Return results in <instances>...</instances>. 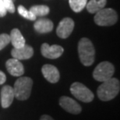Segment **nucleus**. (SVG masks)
<instances>
[{"label":"nucleus","instance_id":"9d476101","mask_svg":"<svg viewBox=\"0 0 120 120\" xmlns=\"http://www.w3.org/2000/svg\"><path fill=\"white\" fill-rule=\"evenodd\" d=\"M41 73L44 77L50 83H56L59 80V71L55 66L50 64L44 65L41 68Z\"/></svg>","mask_w":120,"mask_h":120},{"label":"nucleus","instance_id":"2eb2a0df","mask_svg":"<svg viewBox=\"0 0 120 120\" xmlns=\"http://www.w3.org/2000/svg\"><path fill=\"white\" fill-rule=\"evenodd\" d=\"M9 37H10V41L12 43V45H13V46L15 49L22 48L26 45L24 38L23 37L20 31L18 29H16V28L11 30Z\"/></svg>","mask_w":120,"mask_h":120},{"label":"nucleus","instance_id":"ddd939ff","mask_svg":"<svg viewBox=\"0 0 120 120\" xmlns=\"http://www.w3.org/2000/svg\"><path fill=\"white\" fill-rule=\"evenodd\" d=\"M13 88L9 85L4 86L1 90V105L3 109H7L11 105L14 99Z\"/></svg>","mask_w":120,"mask_h":120},{"label":"nucleus","instance_id":"0eeeda50","mask_svg":"<svg viewBox=\"0 0 120 120\" xmlns=\"http://www.w3.org/2000/svg\"><path fill=\"white\" fill-rule=\"evenodd\" d=\"M63 48L57 45H49L47 43H44L41 48V52L42 56L50 59H56L59 58L63 53Z\"/></svg>","mask_w":120,"mask_h":120},{"label":"nucleus","instance_id":"f257e3e1","mask_svg":"<svg viewBox=\"0 0 120 120\" xmlns=\"http://www.w3.org/2000/svg\"><path fill=\"white\" fill-rule=\"evenodd\" d=\"M120 90L119 80L116 78H110L104 81L98 88V98L103 101H109L117 96Z\"/></svg>","mask_w":120,"mask_h":120},{"label":"nucleus","instance_id":"20e7f679","mask_svg":"<svg viewBox=\"0 0 120 120\" xmlns=\"http://www.w3.org/2000/svg\"><path fill=\"white\" fill-rule=\"evenodd\" d=\"M118 20L117 13L113 9H102L96 13L94 16V22L98 26H112Z\"/></svg>","mask_w":120,"mask_h":120},{"label":"nucleus","instance_id":"7ed1b4c3","mask_svg":"<svg viewBox=\"0 0 120 120\" xmlns=\"http://www.w3.org/2000/svg\"><path fill=\"white\" fill-rule=\"evenodd\" d=\"M33 86V80L30 77L22 76L16 80L14 83V97L20 101H25L29 98Z\"/></svg>","mask_w":120,"mask_h":120},{"label":"nucleus","instance_id":"39448f33","mask_svg":"<svg viewBox=\"0 0 120 120\" xmlns=\"http://www.w3.org/2000/svg\"><path fill=\"white\" fill-rule=\"evenodd\" d=\"M115 73V67L111 62H101L96 66L93 72V77L94 80L104 82L112 77Z\"/></svg>","mask_w":120,"mask_h":120},{"label":"nucleus","instance_id":"5701e85b","mask_svg":"<svg viewBox=\"0 0 120 120\" xmlns=\"http://www.w3.org/2000/svg\"><path fill=\"white\" fill-rule=\"evenodd\" d=\"M6 80V76L2 71L0 70V85L3 84Z\"/></svg>","mask_w":120,"mask_h":120},{"label":"nucleus","instance_id":"9b49d317","mask_svg":"<svg viewBox=\"0 0 120 120\" xmlns=\"http://www.w3.org/2000/svg\"><path fill=\"white\" fill-rule=\"evenodd\" d=\"M7 71L13 76H20L24 73V68L20 60L16 59H10L6 62Z\"/></svg>","mask_w":120,"mask_h":120},{"label":"nucleus","instance_id":"1a4fd4ad","mask_svg":"<svg viewBox=\"0 0 120 120\" xmlns=\"http://www.w3.org/2000/svg\"><path fill=\"white\" fill-rule=\"evenodd\" d=\"M59 105L65 111L68 112L69 113L71 114L77 115L80 114L82 111L81 106L75 100H73V98L69 97H66V96H62V97L60 98Z\"/></svg>","mask_w":120,"mask_h":120},{"label":"nucleus","instance_id":"a211bd4d","mask_svg":"<svg viewBox=\"0 0 120 120\" xmlns=\"http://www.w3.org/2000/svg\"><path fill=\"white\" fill-rule=\"evenodd\" d=\"M69 3L73 12L80 13L85 8L87 0H69Z\"/></svg>","mask_w":120,"mask_h":120},{"label":"nucleus","instance_id":"4468645a","mask_svg":"<svg viewBox=\"0 0 120 120\" xmlns=\"http://www.w3.org/2000/svg\"><path fill=\"white\" fill-rule=\"evenodd\" d=\"M34 27L37 32L40 34L49 33L51 32L53 29V23L50 20L41 18L36 20V22L34 24Z\"/></svg>","mask_w":120,"mask_h":120},{"label":"nucleus","instance_id":"f8f14e48","mask_svg":"<svg viewBox=\"0 0 120 120\" xmlns=\"http://www.w3.org/2000/svg\"><path fill=\"white\" fill-rule=\"evenodd\" d=\"M12 56L14 59H16L18 60H25L29 59L34 55V49L30 45H25L22 48H19V49H14L11 52Z\"/></svg>","mask_w":120,"mask_h":120},{"label":"nucleus","instance_id":"6e6552de","mask_svg":"<svg viewBox=\"0 0 120 120\" xmlns=\"http://www.w3.org/2000/svg\"><path fill=\"white\" fill-rule=\"evenodd\" d=\"M74 28V21L69 17H66L60 21L56 29V34L60 38H67Z\"/></svg>","mask_w":120,"mask_h":120},{"label":"nucleus","instance_id":"dca6fc26","mask_svg":"<svg viewBox=\"0 0 120 120\" xmlns=\"http://www.w3.org/2000/svg\"><path fill=\"white\" fill-rule=\"evenodd\" d=\"M106 2L107 0H90L88 3H87L86 7L90 13H95L101 9H104Z\"/></svg>","mask_w":120,"mask_h":120},{"label":"nucleus","instance_id":"f3484780","mask_svg":"<svg viewBox=\"0 0 120 120\" xmlns=\"http://www.w3.org/2000/svg\"><path fill=\"white\" fill-rule=\"evenodd\" d=\"M30 11L35 16H44L49 13L50 9L49 6L45 5H38L30 7Z\"/></svg>","mask_w":120,"mask_h":120},{"label":"nucleus","instance_id":"f03ea898","mask_svg":"<svg viewBox=\"0 0 120 120\" xmlns=\"http://www.w3.org/2000/svg\"><path fill=\"white\" fill-rule=\"evenodd\" d=\"M78 53L80 62L85 66H91L95 58L94 47L88 38H83L78 43Z\"/></svg>","mask_w":120,"mask_h":120},{"label":"nucleus","instance_id":"423d86ee","mask_svg":"<svg viewBox=\"0 0 120 120\" xmlns=\"http://www.w3.org/2000/svg\"><path fill=\"white\" fill-rule=\"evenodd\" d=\"M70 92L76 99L86 103L92 101L94 98L92 91L83 83L79 82H75L71 85Z\"/></svg>","mask_w":120,"mask_h":120},{"label":"nucleus","instance_id":"4be33fe9","mask_svg":"<svg viewBox=\"0 0 120 120\" xmlns=\"http://www.w3.org/2000/svg\"><path fill=\"white\" fill-rule=\"evenodd\" d=\"M7 10L5 7L3 0H0V17H3L6 15Z\"/></svg>","mask_w":120,"mask_h":120},{"label":"nucleus","instance_id":"412c9836","mask_svg":"<svg viewBox=\"0 0 120 120\" xmlns=\"http://www.w3.org/2000/svg\"><path fill=\"white\" fill-rule=\"evenodd\" d=\"M3 2L7 11L11 13H13L15 12V6H14L13 0H3Z\"/></svg>","mask_w":120,"mask_h":120},{"label":"nucleus","instance_id":"6ab92c4d","mask_svg":"<svg viewBox=\"0 0 120 120\" xmlns=\"http://www.w3.org/2000/svg\"><path fill=\"white\" fill-rule=\"evenodd\" d=\"M18 12L23 17H24L27 20H36V17L34 14L31 13L30 10H27L26 9V8H24L23 6H19L18 7Z\"/></svg>","mask_w":120,"mask_h":120},{"label":"nucleus","instance_id":"aec40b11","mask_svg":"<svg viewBox=\"0 0 120 120\" xmlns=\"http://www.w3.org/2000/svg\"><path fill=\"white\" fill-rule=\"evenodd\" d=\"M10 42V37L7 34H0V51L3 49Z\"/></svg>","mask_w":120,"mask_h":120},{"label":"nucleus","instance_id":"b1692460","mask_svg":"<svg viewBox=\"0 0 120 120\" xmlns=\"http://www.w3.org/2000/svg\"><path fill=\"white\" fill-rule=\"evenodd\" d=\"M40 120H54L50 116H48V115H44L41 117V119Z\"/></svg>","mask_w":120,"mask_h":120}]
</instances>
